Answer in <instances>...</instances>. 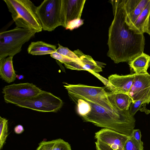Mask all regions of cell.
Returning a JSON list of instances; mask_svg holds the SVG:
<instances>
[{"mask_svg": "<svg viewBox=\"0 0 150 150\" xmlns=\"http://www.w3.org/2000/svg\"><path fill=\"white\" fill-rule=\"evenodd\" d=\"M111 1L114 18L109 29L107 54L115 63L128 62L144 52V33L129 23L125 0Z\"/></svg>", "mask_w": 150, "mask_h": 150, "instance_id": "1", "label": "cell"}, {"mask_svg": "<svg viewBox=\"0 0 150 150\" xmlns=\"http://www.w3.org/2000/svg\"><path fill=\"white\" fill-rule=\"evenodd\" d=\"M85 100L90 105L91 110L87 114L81 117L84 121L97 127L112 129L127 137L130 136L135 127L136 120L129 110L115 112Z\"/></svg>", "mask_w": 150, "mask_h": 150, "instance_id": "2", "label": "cell"}, {"mask_svg": "<svg viewBox=\"0 0 150 150\" xmlns=\"http://www.w3.org/2000/svg\"><path fill=\"white\" fill-rule=\"evenodd\" d=\"M16 27L35 33L41 32L42 25L36 13L37 6L29 0H3Z\"/></svg>", "mask_w": 150, "mask_h": 150, "instance_id": "3", "label": "cell"}, {"mask_svg": "<svg viewBox=\"0 0 150 150\" xmlns=\"http://www.w3.org/2000/svg\"><path fill=\"white\" fill-rule=\"evenodd\" d=\"M5 102L20 107L40 112H57L62 107V100L51 93L42 90L37 95L25 99H17L4 96Z\"/></svg>", "mask_w": 150, "mask_h": 150, "instance_id": "4", "label": "cell"}, {"mask_svg": "<svg viewBox=\"0 0 150 150\" xmlns=\"http://www.w3.org/2000/svg\"><path fill=\"white\" fill-rule=\"evenodd\" d=\"M79 84L72 85L70 89L69 95L75 102L79 99L90 101L98 105L106 110L119 113L123 110L117 108L109 97L105 88Z\"/></svg>", "mask_w": 150, "mask_h": 150, "instance_id": "5", "label": "cell"}, {"mask_svg": "<svg viewBox=\"0 0 150 150\" xmlns=\"http://www.w3.org/2000/svg\"><path fill=\"white\" fill-rule=\"evenodd\" d=\"M35 33L16 27L0 33V60L19 53L22 46L35 35Z\"/></svg>", "mask_w": 150, "mask_h": 150, "instance_id": "6", "label": "cell"}, {"mask_svg": "<svg viewBox=\"0 0 150 150\" xmlns=\"http://www.w3.org/2000/svg\"><path fill=\"white\" fill-rule=\"evenodd\" d=\"M62 0H45L36 8V13L42 30L52 31L62 26Z\"/></svg>", "mask_w": 150, "mask_h": 150, "instance_id": "7", "label": "cell"}, {"mask_svg": "<svg viewBox=\"0 0 150 150\" xmlns=\"http://www.w3.org/2000/svg\"><path fill=\"white\" fill-rule=\"evenodd\" d=\"M128 95L133 102L141 100L146 104L150 102V74H135Z\"/></svg>", "mask_w": 150, "mask_h": 150, "instance_id": "8", "label": "cell"}, {"mask_svg": "<svg viewBox=\"0 0 150 150\" xmlns=\"http://www.w3.org/2000/svg\"><path fill=\"white\" fill-rule=\"evenodd\" d=\"M42 90L33 83H14L5 86L2 89L4 96L17 99H25L35 96Z\"/></svg>", "mask_w": 150, "mask_h": 150, "instance_id": "9", "label": "cell"}, {"mask_svg": "<svg viewBox=\"0 0 150 150\" xmlns=\"http://www.w3.org/2000/svg\"><path fill=\"white\" fill-rule=\"evenodd\" d=\"M86 1L85 0H62V26L65 28L70 21L81 18Z\"/></svg>", "mask_w": 150, "mask_h": 150, "instance_id": "10", "label": "cell"}, {"mask_svg": "<svg viewBox=\"0 0 150 150\" xmlns=\"http://www.w3.org/2000/svg\"><path fill=\"white\" fill-rule=\"evenodd\" d=\"M96 141L109 146L114 150H123L128 137L110 129L103 128L95 133Z\"/></svg>", "mask_w": 150, "mask_h": 150, "instance_id": "11", "label": "cell"}, {"mask_svg": "<svg viewBox=\"0 0 150 150\" xmlns=\"http://www.w3.org/2000/svg\"><path fill=\"white\" fill-rule=\"evenodd\" d=\"M135 73L125 75L116 74L108 77V84L106 88L113 93H124L128 94L132 84Z\"/></svg>", "mask_w": 150, "mask_h": 150, "instance_id": "12", "label": "cell"}, {"mask_svg": "<svg viewBox=\"0 0 150 150\" xmlns=\"http://www.w3.org/2000/svg\"><path fill=\"white\" fill-rule=\"evenodd\" d=\"M80 59V70L87 71L93 74L102 71V67L105 63L94 61L91 56L84 54L77 49L74 51Z\"/></svg>", "mask_w": 150, "mask_h": 150, "instance_id": "13", "label": "cell"}, {"mask_svg": "<svg viewBox=\"0 0 150 150\" xmlns=\"http://www.w3.org/2000/svg\"><path fill=\"white\" fill-rule=\"evenodd\" d=\"M13 57L8 56L0 60V78L8 83L13 82L16 78L13 65Z\"/></svg>", "mask_w": 150, "mask_h": 150, "instance_id": "14", "label": "cell"}, {"mask_svg": "<svg viewBox=\"0 0 150 150\" xmlns=\"http://www.w3.org/2000/svg\"><path fill=\"white\" fill-rule=\"evenodd\" d=\"M128 62L131 70L134 73H146L150 64V56L143 52Z\"/></svg>", "mask_w": 150, "mask_h": 150, "instance_id": "15", "label": "cell"}, {"mask_svg": "<svg viewBox=\"0 0 150 150\" xmlns=\"http://www.w3.org/2000/svg\"><path fill=\"white\" fill-rule=\"evenodd\" d=\"M55 45L49 44L42 41L31 42L27 51L30 54L34 55H42L51 54L56 51Z\"/></svg>", "mask_w": 150, "mask_h": 150, "instance_id": "16", "label": "cell"}, {"mask_svg": "<svg viewBox=\"0 0 150 150\" xmlns=\"http://www.w3.org/2000/svg\"><path fill=\"white\" fill-rule=\"evenodd\" d=\"M109 98L114 104L119 109L129 110V106L133 100L127 94L124 93H113L108 92Z\"/></svg>", "mask_w": 150, "mask_h": 150, "instance_id": "17", "label": "cell"}, {"mask_svg": "<svg viewBox=\"0 0 150 150\" xmlns=\"http://www.w3.org/2000/svg\"><path fill=\"white\" fill-rule=\"evenodd\" d=\"M149 1V0H140L137 6L133 11L129 15L127 13V20L130 26L132 28L135 29L133 27V24L146 6Z\"/></svg>", "mask_w": 150, "mask_h": 150, "instance_id": "18", "label": "cell"}, {"mask_svg": "<svg viewBox=\"0 0 150 150\" xmlns=\"http://www.w3.org/2000/svg\"><path fill=\"white\" fill-rule=\"evenodd\" d=\"M150 12V0L133 24L134 28L142 33L144 23Z\"/></svg>", "mask_w": 150, "mask_h": 150, "instance_id": "19", "label": "cell"}, {"mask_svg": "<svg viewBox=\"0 0 150 150\" xmlns=\"http://www.w3.org/2000/svg\"><path fill=\"white\" fill-rule=\"evenodd\" d=\"M8 120L0 117V150L3 148L8 135Z\"/></svg>", "mask_w": 150, "mask_h": 150, "instance_id": "20", "label": "cell"}, {"mask_svg": "<svg viewBox=\"0 0 150 150\" xmlns=\"http://www.w3.org/2000/svg\"><path fill=\"white\" fill-rule=\"evenodd\" d=\"M146 103L144 101L138 100L132 102L130 105L129 108V112L130 114L132 116H134L138 110L144 112L146 114L150 113V110L146 108Z\"/></svg>", "mask_w": 150, "mask_h": 150, "instance_id": "21", "label": "cell"}, {"mask_svg": "<svg viewBox=\"0 0 150 150\" xmlns=\"http://www.w3.org/2000/svg\"><path fill=\"white\" fill-rule=\"evenodd\" d=\"M123 150H144L143 144L139 143L133 137H128L123 148Z\"/></svg>", "mask_w": 150, "mask_h": 150, "instance_id": "22", "label": "cell"}, {"mask_svg": "<svg viewBox=\"0 0 150 150\" xmlns=\"http://www.w3.org/2000/svg\"><path fill=\"white\" fill-rule=\"evenodd\" d=\"M58 46V47L56 51L57 52L72 59L74 62L81 63L80 59L74 52L71 51L67 47L62 46L59 43Z\"/></svg>", "mask_w": 150, "mask_h": 150, "instance_id": "23", "label": "cell"}, {"mask_svg": "<svg viewBox=\"0 0 150 150\" xmlns=\"http://www.w3.org/2000/svg\"><path fill=\"white\" fill-rule=\"evenodd\" d=\"M75 103L77 104L79 113L81 117L86 115L90 112L91 110L90 105L86 101L79 99Z\"/></svg>", "mask_w": 150, "mask_h": 150, "instance_id": "24", "label": "cell"}, {"mask_svg": "<svg viewBox=\"0 0 150 150\" xmlns=\"http://www.w3.org/2000/svg\"><path fill=\"white\" fill-rule=\"evenodd\" d=\"M52 150H71L70 144L61 139H56Z\"/></svg>", "mask_w": 150, "mask_h": 150, "instance_id": "25", "label": "cell"}, {"mask_svg": "<svg viewBox=\"0 0 150 150\" xmlns=\"http://www.w3.org/2000/svg\"><path fill=\"white\" fill-rule=\"evenodd\" d=\"M140 1V0H125V9L128 15L133 11Z\"/></svg>", "mask_w": 150, "mask_h": 150, "instance_id": "26", "label": "cell"}, {"mask_svg": "<svg viewBox=\"0 0 150 150\" xmlns=\"http://www.w3.org/2000/svg\"><path fill=\"white\" fill-rule=\"evenodd\" d=\"M56 139L51 141H43L39 144L36 150H52Z\"/></svg>", "mask_w": 150, "mask_h": 150, "instance_id": "27", "label": "cell"}, {"mask_svg": "<svg viewBox=\"0 0 150 150\" xmlns=\"http://www.w3.org/2000/svg\"><path fill=\"white\" fill-rule=\"evenodd\" d=\"M83 23V21L81 18L73 20L68 23L65 29L72 30L74 29L79 28Z\"/></svg>", "mask_w": 150, "mask_h": 150, "instance_id": "28", "label": "cell"}, {"mask_svg": "<svg viewBox=\"0 0 150 150\" xmlns=\"http://www.w3.org/2000/svg\"><path fill=\"white\" fill-rule=\"evenodd\" d=\"M52 58L56 59L64 64L72 62H74L72 59L59 54L56 52L50 54Z\"/></svg>", "mask_w": 150, "mask_h": 150, "instance_id": "29", "label": "cell"}, {"mask_svg": "<svg viewBox=\"0 0 150 150\" xmlns=\"http://www.w3.org/2000/svg\"><path fill=\"white\" fill-rule=\"evenodd\" d=\"M130 136L133 137L139 143L141 144H143L141 140V134L140 130L134 129Z\"/></svg>", "mask_w": 150, "mask_h": 150, "instance_id": "30", "label": "cell"}, {"mask_svg": "<svg viewBox=\"0 0 150 150\" xmlns=\"http://www.w3.org/2000/svg\"><path fill=\"white\" fill-rule=\"evenodd\" d=\"M142 33H146L150 36V12L144 25Z\"/></svg>", "mask_w": 150, "mask_h": 150, "instance_id": "31", "label": "cell"}, {"mask_svg": "<svg viewBox=\"0 0 150 150\" xmlns=\"http://www.w3.org/2000/svg\"><path fill=\"white\" fill-rule=\"evenodd\" d=\"M96 150H114L108 145L97 141L95 142Z\"/></svg>", "mask_w": 150, "mask_h": 150, "instance_id": "32", "label": "cell"}, {"mask_svg": "<svg viewBox=\"0 0 150 150\" xmlns=\"http://www.w3.org/2000/svg\"><path fill=\"white\" fill-rule=\"evenodd\" d=\"M14 131L16 134H19L22 133L24 131L23 127L21 125H18L14 128Z\"/></svg>", "mask_w": 150, "mask_h": 150, "instance_id": "33", "label": "cell"}, {"mask_svg": "<svg viewBox=\"0 0 150 150\" xmlns=\"http://www.w3.org/2000/svg\"><path fill=\"white\" fill-rule=\"evenodd\" d=\"M16 78L18 79H23L24 78V76L22 75H16Z\"/></svg>", "mask_w": 150, "mask_h": 150, "instance_id": "34", "label": "cell"}]
</instances>
